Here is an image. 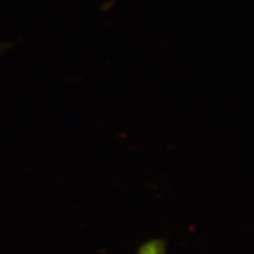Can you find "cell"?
<instances>
[{"mask_svg": "<svg viewBox=\"0 0 254 254\" xmlns=\"http://www.w3.org/2000/svg\"><path fill=\"white\" fill-rule=\"evenodd\" d=\"M166 253V244L164 240L156 239L144 243L136 254H165Z\"/></svg>", "mask_w": 254, "mask_h": 254, "instance_id": "obj_1", "label": "cell"}]
</instances>
